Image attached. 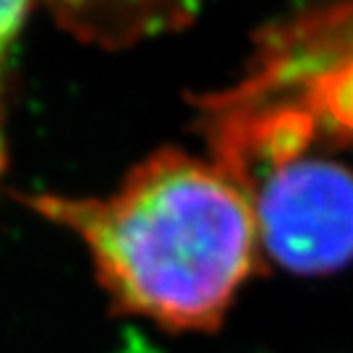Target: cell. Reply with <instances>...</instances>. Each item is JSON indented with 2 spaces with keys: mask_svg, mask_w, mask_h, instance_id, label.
Masks as SVG:
<instances>
[{
  "mask_svg": "<svg viewBox=\"0 0 353 353\" xmlns=\"http://www.w3.org/2000/svg\"><path fill=\"white\" fill-rule=\"evenodd\" d=\"M29 210L87 246L118 312L210 332L259 267L249 196L212 160L163 147L105 196L24 194Z\"/></svg>",
  "mask_w": 353,
  "mask_h": 353,
  "instance_id": "6da1fadb",
  "label": "cell"
},
{
  "mask_svg": "<svg viewBox=\"0 0 353 353\" xmlns=\"http://www.w3.org/2000/svg\"><path fill=\"white\" fill-rule=\"evenodd\" d=\"M249 196L259 246L283 270L327 275L353 262V170L296 152L236 181Z\"/></svg>",
  "mask_w": 353,
  "mask_h": 353,
  "instance_id": "7a4b0ae2",
  "label": "cell"
},
{
  "mask_svg": "<svg viewBox=\"0 0 353 353\" xmlns=\"http://www.w3.org/2000/svg\"><path fill=\"white\" fill-rule=\"evenodd\" d=\"M301 108L314 123L322 118L332 131L353 134V55H345L343 63H327L312 79Z\"/></svg>",
  "mask_w": 353,
  "mask_h": 353,
  "instance_id": "3957f363",
  "label": "cell"
},
{
  "mask_svg": "<svg viewBox=\"0 0 353 353\" xmlns=\"http://www.w3.org/2000/svg\"><path fill=\"white\" fill-rule=\"evenodd\" d=\"M32 11L29 3H0V176L8 165V139H6V71L11 50Z\"/></svg>",
  "mask_w": 353,
  "mask_h": 353,
  "instance_id": "277c9868",
  "label": "cell"
}]
</instances>
